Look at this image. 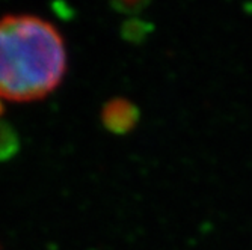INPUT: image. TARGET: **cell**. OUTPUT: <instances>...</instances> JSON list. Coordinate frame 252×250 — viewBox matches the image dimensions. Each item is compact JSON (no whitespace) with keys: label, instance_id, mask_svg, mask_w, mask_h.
<instances>
[{"label":"cell","instance_id":"obj_1","mask_svg":"<svg viewBox=\"0 0 252 250\" xmlns=\"http://www.w3.org/2000/svg\"><path fill=\"white\" fill-rule=\"evenodd\" d=\"M65 47L47 21L17 15L0 20V98L32 101L59 84Z\"/></svg>","mask_w":252,"mask_h":250},{"label":"cell","instance_id":"obj_2","mask_svg":"<svg viewBox=\"0 0 252 250\" xmlns=\"http://www.w3.org/2000/svg\"><path fill=\"white\" fill-rule=\"evenodd\" d=\"M150 0H120V3L127 9H141Z\"/></svg>","mask_w":252,"mask_h":250}]
</instances>
